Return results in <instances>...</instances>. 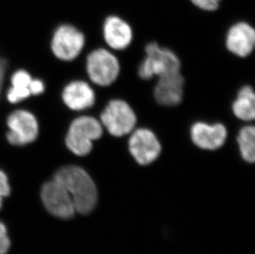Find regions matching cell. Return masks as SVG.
<instances>
[{
    "instance_id": "obj_13",
    "label": "cell",
    "mask_w": 255,
    "mask_h": 254,
    "mask_svg": "<svg viewBox=\"0 0 255 254\" xmlns=\"http://www.w3.org/2000/svg\"><path fill=\"white\" fill-rule=\"evenodd\" d=\"M106 43L114 50H124L132 40V30L128 22L118 16L107 17L104 24Z\"/></svg>"
},
{
    "instance_id": "obj_22",
    "label": "cell",
    "mask_w": 255,
    "mask_h": 254,
    "mask_svg": "<svg viewBox=\"0 0 255 254\" xmlns=\"http://www.w3.org/2000/svg\"><path fill=\"white\" fill-rule=\"evenodd\" d=\"M6 67H7L6 60L0 58V95H1V91H2V83H3V79H4Z\"/></svg>"
},
{
    "instance_id": "obj_9",
    "label": "cell",
    "mask_w": 255,
    "mask_h": 254,
    "mask_svg": "<svg viewBox=\"0 0 255 254\" xmlns=\"http://www.w3.org/2000/svg\"><path fill=\"white\" fill-rule=\"evenodd\" d=\"M129 151L140 165H149L161 153V144L156 135L148 129H138L129 139Z\"/></svg>"
},
{
    "instance_id": "obj_17",
    "label": "cell",
    "mask_w": 255,
    "mask_h": 254,
    "mask_svg": "<svg viewBox=\"0 0 255 254\" xmlns=\"http://www.w3.org/2000/svg\"><path fill=\"white\" fill-rule=\"evenodd\" d=\"M239 149L244 160L253 163L255 160V128L247 126L239 132L237 137Z\"/></svg>"
},
{
    "instance_id": "obj_11",
    "label": "cell",
    "mask_w": 255,
    "mask_h": 254,
    "mask_svg": "<svg viewBox=\"0 0 255 254\" xmlns=\"http://www.w3.org/2000/svg\"><path fill=\"white\" fill-rule=\"evenodd\" d=\"M226 45L234 55L240 57L248 56L255 47V29L247 22H237L229 29Z\"/></svg>"
},
{
    "instance_id": "obj_4",
    "label": "cell",
    "mask_w": 255,
    "mask_h": 254,
    "mask_svg": "<svg viewBox=\"0 0 255 254\" xmlns=\"http://www.w3.org/2000/svg\"><path fill=\"white\" fill-rule=\"evenodd\" d=\"M101 122L112 135L121 137L132 131L136 116L125 101L115 99L109 102L102 113Z\"/></svg>"
},
{
    "instance_id": "obj_2",
    "label": "cell",
    "mask_w": 255,
    "mask_h": 254,
    "mask_svg": "<svg viewBox=\"0 0 255 254\" xmlns=\"http://www.w3.org/2000/svg\"><path fill=\"white\" fill-rule=\"evenodd\" d=\"M103 126L92 117L84 116L73 121L65 144L68 149L77 156L89 154L93 149V141L101 138Z\"/></svg>"
},
{
    "instance_id": "obj_14",
    "label": "cell",
    "mask_w": 255,
    "mask_h": 254,
    "mask_svg": "<svg viewBox=\"0 0 255 254\" xmlns=\"http://www.w3.org/2000/svg\"><path fill=\"white\" fill-rule=\"evenodd\" d=\"M63 101L74 111L90 108L95 103V94L89 84L84 81H73L68 84L62 93Z\"/></svg>"
},
{
    "instance_id": "obj_5",
    "label": "cell",
    "mask_w": 255,
    "mask_h": 254,
    "mask_svg": "<svg viewBox=\"0 0 255 254\" xmlns=\"http://www.w3.org/2000/svg\"><path fill=\"white\" fill-rule=\"evenodd\" d=\"M87 73L97 85H111L119 75L120 65L115 55L105 49L92 51L87 57Z\"/></svg>"
},
{
    "instance_id": "obj_21",
    "label": "cell",
    "mask_w": 255,
    "mask_h": 254,
    "mask_svg": "<svg viewBox=\"0 0 255 254\" xmlns=\"http://www.w3.org/2000/svg\"><path fill=\"white\" fill-rule=\"evenodd\" d=\"M45 91V84L40 79H32L30 84L31 95H39L43 94Z\"/></svg>"
},
{
    "instance_id": "obj_15",
    "label": "cell",
    "mask_w": 255,
    "mask_h": 254,
    "mask_svg": "<svg viewBox=\"0 0 255 254\" xmlns=\"http://www.w3.org/2000/svg\"><path fill=\"white\" fill-rule=\"evenodd\" d=\"M232 110L241 120L253 121L255 118V96L252 87L244 86L239 91L237 99L232 104Z\"/></svg>"
},
{
    "instance_id": "obj_18",
    "label": "cell",
    "mask_w": 255,
    "mask_h": 254,
    "mask_svg": "<svg viewBox=\"0 0 255 254\" xmlns=\"http://www.w3.org/2000/svg\"><path fill=\"white\" fill-rule=\"evenodd\" d=\"M9 238L7 235V230L4 224L0 222V254H6L10 249Z\"/></svg>"
},
{
    "instance_id": "obj_8",
    "label": "cell",
    "mask_w": 255,
    "mask_h": 254,
    "mask_svg": "<svg viewBox=\"0 0 255 254\" xmlns=\"http://www.w3.org/2000/svg\"><path fill=\"white\" fill-rule=\"evenodd\" d=\"M7 141L12 145L22 146L30 144L38 135V123L35 116L27 111L17 110L7 119Z\"/></svg>"
},
{
    "instance_id": "obj_19",
    "label": "cell",
    "mask_w": 255,
    "mask_h": 254,
    "mask_svg": "<svg viewBox=\"0 0 255 254\" xmlns=\"http://www.w3.org/2000/svg\"><path fill=\"white\" fill-rule=\"evenodd\" d=\"M196 7L204 11H216L219 7V3L222 0H191Z\"/></svg>"
},
{
    "instance_id": "obj_6",
    "label": "cell",
    "mask_w": 255,
    "mask_h": 254,
    "mask_svg": "<svg viewBox=\"0 0 255 254\" xmlns=\"http://www.w3.org/2000/svg\"><path fill=\"white\" fill-rule=\"evenodd\" d=\"M41 199L46 211L56 218L70 220L76 213L70 195L56 180L44 183L41 190Z\"/></svg>"
},
{
    "instance_id": "obj_10",
    "label": "cell",
    "mask_w": 255,
    "mask_h": 254,
    "mask_svg": "<svg viewBox=\"0 0 255 254\" xmlns=\"http://www.w3.org/2000/svg\"><path fill=\"white\" fill-rule=\"evenodd\" d=\"M190 134L196 146L207 150H216L227 140V129L221 123L209 125L207 123H197L191 127Z\"/></svg>"
},
{
    "instance_id": "obj_1",
    "label": "cell",
    "mask_w": 255,
    "mask_h": 254,
    "mask_svg": "<svg viewBox=\"0 0 255 254\" xmlns=\"http://www.w3.org/2000/svg\"><path fill=\"white\" fill-rule=\"evenodd\" d=\"M53 179L65 187L78 213L88 215L96 207L99 197L96 184L84 168L65 166L55 173Z\"/></svg>"
},
{
    "instance_id": "obj_7",
    "label": "cell",
    "mask_w": 255,
    "mask_h": 254,
    "mask_svg": "<svg viewBox=\"0 0 255 254\" xmlns=\"http://www.w3.org/2000/svg\"><path fill=\"white\" fill-rule=\"evenodd\" d=\"M85 35L75 26L63 24L54 32L51 49L58 59L65 61L75 60L85 46Z\"/></svg>"
},
{
    "instance_id": "obj_20",
    "label": "cell",
    "mask_w": 255,
    "mask_h": 254,
    "mask_svg": "<svg viewBox=\"0 0 255 254\" xmlns=\"http://www.w3.org/2000/svg\"><path fill=\"white\" fill-rule=\"evenodd\" d=\"M11 192L8 178L3 171L0 170V197H8Z\"/></svg>"
},
{
    "instance_id": "obj_16",
    "label": "cell",
    "mask_w": 255,
    "mask_h": 254,
    "mask_svg": "<svg viewBox=\"0 0 255 254\" xmlns=\"http://www.w3.org/2000/svg\"><path fill=\"white\" fill-rule=\"evenodd\" d=\"M31 78L29 73L25 70H17L12 75L11 79L12 87L7 93V99L11 103H17L23 101L31 96L30 84Z\"/></svg>"
},
{
    "instance_id": "obj_12",
    "label": "cell",
    "mask_w": 255,
    "mask_h": 254,
    "mask_svg": "<svg viewBox=\"0 0 255 254\" xmlns=\"http://www.w3.org/2000/svg\"><path fill=\"white\" fill-rule=\"evenodd\" d=\"M184 79L180 72L159 77L154 88V98L160 105L173 107L182 101Z\"/></svg>"
},
{
    "instance_id": "obj_23",
    "label": "cell",
    "mask_w": 255,
    "mask_h": 254,
    "mask_svg": "<svg viewBox=\"0 0 255 254\" xmlns=\"http://www.w3.org/2000/svg\"><path fill=\"white\" fill-rule=\"evenodd\" d=\"M2 197H0V210H1V208H2Z\"/></svg>"
},
{
    "instance_id": "obj_3",
    "label": "cell",
    "mask_w": 255,
    "mask_h": 254,
    "mask_svg": "<svg viewBox=\"0 0 255 254\" xmlns=\"http://www.w3.org/2000/svg\"><path fill=\"white\" fill-rule=\"evenodd\" d=\"M146 57L142 61L138 75L144 80L153 77L164 76L180 72L181 63L176 54L169 49L161 48L155 42L145 46Z\"/></svg>"
}]
</instances>
